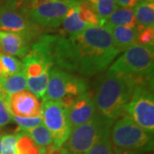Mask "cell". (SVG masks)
Wrapping results in <instances>:
<instances>
[{"instance_id":"6da1fadb","label":"cell","mask_w":154,"mask_h":154,"mask_svg":"<svg viewBox=\"0 0 154 154\" xmlns=\"http://www.w3.org/2000/svg\"><path fill=\"white\" fill-rule=\"evenodd\" d=\"M119 54L105 27H92L69 37L57 35L53 67L92 76L104 71Z\"/></svg>"},{"instance_id":"7a4b0ae2","label":"cell","mask_w":154,"mask_h":154,"mask_svg":"<svg viewBox=\"0 0 154 154\" xmlns=\"http://www.w3.org/2000/svg\"><path fill=\"white\" fill-rule=\"evenodd\" d=\"M137 81L135 77L108 69L94 96L97 113L114 122L124 115Z\"/></svg>"},{"instance_id":"3957f363","label":"cell","mask_w":154,"mask_h":154,"mask_svg":"<svg viewBox=\"0 0 154 154\" xmlns=\"http://www.w3.org/2000/svg\"><path fill=\"white\" fill-rule=\"evenodd\" d=\"M88 92L87 82L82 77L75 76L69 72L52 67L44 101H59L67 110L73 105L75 99Z\"/></svg>"},{"instance_id":"277c9868","label":"cell","mask_w":154,"mask_h":154,"mask_svg":"<svg viewBox=\"0 0 154 154\" xmlns=\"http://www.w3.org/2000/svg\"><path fill=\"white\" fill-rule=\"evenodd\" d=\"M110 141L113 147L142 153L153 149L152 134L137 125L128 115L114 122L110 129Z\"/></svg>"},{"instance_id":"5b68a950","label":"cell","mask_w":154,"mask_h":154,"mask_svg":"<svg viewBox=\"0 0 154 154\" xmlns=\"http://www.w3.org/2000/svg\"><path fill=\"white\" fill-rule=\"evenodd\" d=\"M124 115L128 116L137 125L153 134V77L138 80Z\"/></svg>"},{"instance_id":"8992f818","label":"cell","mask_w":154,"mask_h":154,"mask_svg":"<svg viewBox=\"0 0 154 154\" xmlns=\"http://www.w3.org/2000/svg\"><path fill=\"white\" fill-rule=\"evenodd\" d=\"M153 46L135 44L111 63L109 70L124 73L136 79L153 77Z\"/></svg>"},{"instance_id":"52a82bcc","label":"cell","mask_w":154,"mask_h":154,"mask_svg":"<svg viewBox=\"0 0 154 154\" xmlns=\"http://www.w3.org/2000/svg\"><path fill=\"white\" fill-rule=\"evenodd\" d=\"M113 123L114 121L104 118L97 113L90 121L73 128L63 147L67 154H86L99 135L105 129L111 128Z\"/></svg>"},{"instance_id":"ba28073f","label":"cell","mask_w":154,"mask_h":154,"mask_svg":"<svg viewBox=\"0 0 154 154\" xmlns=\"http://www.w3.org/2000/svg\"><path fill=\"white\" fill-rule=\"evenodd\" d=\"M29 4L7 0L0 7V31L29 34L34 38L40 35V29L28 17Z\"/></svg>"},{"instance_id":"9c48e42d","label":"cell","mask_w":154,"mask_h":154,"mask_svg":"<svg viewBox=\"0 0 154 154\" xmlns=\"http://www.w3.org/2000/svg\"><path fill=\"white\" fill-rule=\"evenodd\" d=\"M41 116L43 124L52 136V145L63 146L72 131L68 110L59 101H44L41 104Z\"/></svg>"},{"instance_id":"30bf717a","label":"cell","mask_w":154,"mask_h":154,"mask_svg":"<svg viewBox=\"0 0 154 154\" xmlns=\"http://www.w3.org/2000/svg\"><path fill=\"white\" fill-rule=\"evenodd\" d=\"M77 0H51L28 11V17L38 27L58 28L72 8L79 5Z\"/></svg>"},{"instance_id":"8fae6325","label":"cell","mask_w":154,"mask_h":154,"mask_svg":"<svg viewBox=\"0 0 154 154\" xmlns=\"http://www.w3.org/2000/svg\"><path fill=\"white\" fill-rule=\"evenodd\" d=\"M35 39L27 33L0 31V53L23 57Z\"/></svg>"},{"instance_id":"7c38bea8","label":"cell","mask_w":154,"mask_h":154,"mask_svg":"<svg viewBox=\"0 0 154 154\" xmlns=\"http://www.w3.org/2000/svg\"><path fill=\"white\" fill-rule=\"evenodd\" d=\"M97 114L94 96L89 92L78 97L68 109L69 119L72 129L90 121Z\"/></svg>"},{"instance_id":"4fadbf2b","label":"cell","mask_w":154,"mask_h":154,"mask_svg":"<svg viewBox=\"0 0 154 154\" xmlns=\"http://www.w3.org/2000/svg\"><path fill=\"white\" fill-rule=\"evenodd\" d=\"M11 112L20 117H34L41 116V104L29 91H22L13 94L10 99Z\"/></svg>"},{"instance_id":"5bb4252c","label":"cell","mask_w":154,"mask_h":154,"mask_svg":"<svg viewBox=\"0 0 154 154\" xmlns=\"http://www.w3.org/2000/svg\"><path fill=\"white\" fill-rule=\"evenodd\" d=\"M102 27H105L110 32L113 44L119 53L126 51L134 45L138 44L139 28L137 26L135 28H128L123 26L103 25Z\"/></svg>"},{"instance_id":"9a60e30c","label":"cell","mask_w":154,"mask_h":154,"mask_svg":"<svg viewBox=\"0 0 154 154\" xmlns=\"http://www.w3.org/2000/svg\"><path fill=\"white\" fill-rule=\"evenodd\" d=\"M22 71L26 78H35L39 76L45 71L51 70L53 67L49 61L38 56L28 54L22 57Z\"/></svg>"},{"instance_id":"2e32d148","label":"cell","mask_w":154,"mask_h":154,"mask_svg":"<svg viewBox=\"0 0 154 154\" xmlns=\"http://www.w3.org/2000/svg\"><path fill=\"white\" fill-rule=\"evenodd\" d=\"M103 25L110 26H123L128 28H135L137 26L133 8L117 7L112 14L104 21Z\"/></svg>"},{"instance_id":"e0dca14e","label":"cell","mask_w":154,"mask_h":154,"mask_svg":"<svg viewBox=\"0 0 154 154\" xmlns=\"http://www.w3.org/2000/svg\"><path fill=\"white\" fill-rule=\"evenodd\" d=\"M27 89V78L23 71L0 79V90L9 96Z\"/></svg>"},{"instance_id":"ac0fdd59","label":"cell","mask_w":154,"mask_h":154,"mask_svg":"<svg viewBox=\"0 0 154 154\" xmlns=\"http://www.w3.org/2000/svg\"><path fill=\"white\" fill-rule=\"evenodd\" d=\"M137 27L153 28L154 4L140 2L133 8Z\"/></svg>"},{"instance_id":"d6986e66","label":"cell","mask_w":154,"mask_h":154,"mask_svg":"<svg viewBox=\"0 0 154 154\" xmlns=\"http://www.w3.org/2000/svg\"><path fill=\"white\" fill-rule=\"evenodd\" d=\"M89 28L92 26L82 22L79 17V5L72 8L63 22V30L69 36L75 35Z\"/></svg>"},{"instance_id":"ffe728a7","label":"cell","mask_w":154,"mask_h":154,"mask_svg":"<svg viewBox=\"0 0 154 154\" xmlns=\"http://www.w3.org/2000/svg\"><path fill=\"white\" fill-rule=\"evenodd\" d=\"M50 71H45L35 78H27V88L36 98L42 99L45 94L49 81Z\"/></svg>"},{"instance_id":"44dd1931","label":"cell","mask_w":154,"mask_h":154,"mask_svg":"<svg viewBox=\"0 0 154 154\" xmlns=\"http://www.w3.org/2000/svg\"><path fill=\"white\" fill-rule=\"evenodd\" d=\"M23 133L27 134L33 140V142L39 147L45 148L53 144L52 136L43 123Z\"/></svg>"},{"instance_id":"7402d4cb","label":"cell","mask_w":154,"mask_h":154,"mask_svg":"<svg viewBox=\"0 0 154 154\" xmlns=\"http://www.w3.org/2000/svg\"><path fill=\"white\" fill-rule=\"evenodd\" d=\"M17 133L18 134L17 154H45V148L38 146L27 134L23 132Z\"/></svg>"},{"instance_id":"603a6c76","label":"cell","mask_w":154,"mask_h":154,"mask_svg":"<svg viewBox=\"0 0 154 154\" xmlns=\"http://www.w3.org/2000/svg\"><path fill=\"white\" fill-rule=\"evenodd\" d=\"M110 129L111 128L105 129L86 154H112L113 146L110 141Z\"/></svg>"},{"instance_id":"cb8c5ba5","label":"cell","mask_w":154,"mask_h":154,"mask_svg":"<svg viewBox=\"0 0 154 154\" xmlns=\"http://www.w3.org/2000/svg\"><path fill=\"white\" fill-rule=\"evenodd\" d=\"M88 2L92 5L102 24L117 8L115 0H88Z\"/></svg>"},{"instance_id":"d4e9b609","label":"cell","mask_w":154,"mask_h":154,"mask_svg":"<svg viewBox=\"0 0 154 154\" xmlns=\"http://www.w3.org/2000/svg\"><path fill=\"white\" fill-rule=\"evenodd\" d=\"M79 3V17L81 20L92 27L102 26V21L95 13L92 5L87 1Z\"/></svg>"},{"instance_id":"484cf974","label":"cell","mask_w":154,"mask_h":154,"mask_svg":"<svg viewBox=\"0 0 154 154\" xmlns=\"http://www.w3.org/2000/svg\"><path fill=\"white\" fill-rule=\"evenodd\" d=\"M0 61L4 68L5 76L15 75L22 70V63L16 57L0 53Z\"/></svg>"},{"instance_id":"4316f807","label":"cell","mask_w":154,"mask_h":154,"mask_svg":"<svg viewBox=\"0 0 154 154\" xmlns=\"http://www.w3.org/2000/svg\"><path fill=\"white\" fill-rule=\"evenodd\" d=\"M12 120L18 126L17 132H25L43 123V119L41 116H34V117H20L13 115Z\"/></svg>"},{"instance_id":"83f0119b","label":"cell","mask_w":154,"mask_h":154,"mask_svg":"<svg viewBox=\"0 0 154 154\" xmlns=\"http://www.w3.org/2000/svg\"><path fill=\"white\" fill-rule=\"evenodd\" d=\"M17 133L4 134L2 137L1 154H17Z\"/></svg>"},{"instance_id":"f1b7e54d","label":"cell","mask_w":154,"mask_h":154,"mask_svg":"<svg viewBox=\"0 0 154 154\" xmlns=\"http://www.w3.org/2000/svg\"><path fill=\"white\" fill-rule=\"evenodd\" d=\"M10 99L0 98V128L13 121Z\"/></svg>"},{"instance_id":"f546056e","label":"cell","mask_w":154,"mask_h":154,"mask_svg":"<svg viewBox=\"0 0 154 154\" xmlns=\"http://www.w3.org/2000/svg\"><path fill=\"white\" fill-rule=\"evenodd\" d=\"M138 44L153 46L154 28H139Z\"/></svg>"},{"instance_id":"4dcf8cb0","label":"cell","mask_w":154,"mask_h":154,"mask_svg":"<svg viewBox=\"0 0 154 154\" xmlns=\"http://www.w3.org/2000/svg\"><path fill=\"white\" fill-rule=\"evenodd\" d=\"M45 154H67V152L63 146L57 147L54 145H51L45 148Z\"/></svg>"},{"instance_id":"1f68e13d","label":"cell","mask_w":154,"mask_h":154,"mask_svg":"<svg viewBox=\"0 0 154 154\" xmlns=\"http://www.w3.org/2000/svg\"><path fill=\"white\" fill-rule=\"evenodd\" d=\"M116 6L121 8H134L138 4L137 0H115Z\"/></svg>"},{"instance_id":"d6a6232c","label":"cell","mask_w":154,"mask_h":154,"mask_svg":"<svg viewBox=\"0 0 154 154\" xmlns=\"http://www.w3.org/2000/svg\"><path fill=\"white\" fill-rule=\"evenodd\" d=\"M112 154H142V152H139L136 151H130V150H124L113 147L112 148Z\"/></svg>"},{"instance_id":"836d02e7","label":"cell","mask_w":154,"mask_h":154,"mask_svg":"<svg viewBox=\"0 0 154 154\" xmlns=\"http://www.w3.org/2000/svg\"><path fill=\"white\" fill-rule=\"evenodd\" d=\"M49 1H51V0H31L30 3H29V10L33 9V8H35L37 6L42 5V4L47 3Z\"/></svg>"},{"instance_id":"e575fe53","label":"cell","mask_w":154,"mask_h":154,"mask_svg":"<svg viewBox=\"0 0 154 154\" xmlns=\"http://www.w3.org/2000/svg\"><path fill=\"white\" fill-rule=\"evenodd\" d=\"M5 77V72H4V68H3V65H2V63L0 61V79Z\"/></svg>"},{"instance_id":"d590c367","label":"cell","mask_w":154,"mask_h":154,"mask_svg":"<svg viewBox=\"0 0 154 154\" xmlns=\"http://www.w3.org/2000/svg\"><path fill=\"white\" fill-rule=\"evenodd\" d=\"M17 2H20V3H23V4H29L31 0H15Z\"/></svg>"},{"instance_id":"8d00e7d4","label":"cell","mask_w":154,"mask_h":154,"mask_svg":"<svg viewBox=\"0 0 154 154\" xmlns=\"http://www.w3.org/2000/svg\"><path fill=\"white\" fill-rule=\"evenodd\" d=\"M154 0H137V2H146V3H153Z\"/></svg>"},{"instance_id":"74e56055","label":"cell","mask_w":154,"mask_h":154,"mask_svg":"<svg viewBox=\"0 0 154 154\" xmlns=\"http://www.w3.org/2000/svg\"><path fill=\"white\" fill-rule=\"evenodd\" d=\"M2 137H3V134L0 132V154H1V146H2Z\"/></svg>"},{"instance_id":"f35d334b","label":"cell","mask_w":154,"mask_h":154,"mask_svg":"<svg viewBox=\"0 0 154 154\" xmlns=\"http://www.w3.org/2000/svg\"><path fill=\"white\" fill-rule=\"evenodd\" d=\"M6 1H7V0H0V2H2L3 4H4L5 2H6Z\"/></svg>"}]
</instances>
